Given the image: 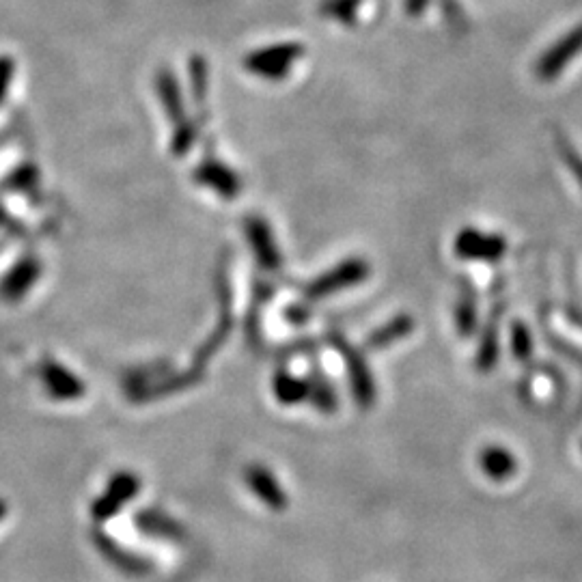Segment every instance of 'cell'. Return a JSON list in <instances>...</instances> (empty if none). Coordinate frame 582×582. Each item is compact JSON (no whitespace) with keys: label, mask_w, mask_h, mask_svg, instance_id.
I'll return each instance as SVG.
<instances>
[{"label":"cell","mask_w":582,"mask_h":582,"mask_svg":"<svg viewBox=\"0 0 582 582\" xmlns=\"http://www.w3.org/2000/svg\"><path fill=\"white\" fill-rule=\"evenodd\" d=\"M302 57V46L298 44H274L261 48L246 57V69L255 76L268 80H281L289 74L291 65Z\"/></svg>","instance_id":"6da1fadb"},{"label":"cell","mask_w":582,"mask_h":582,"mask_svg":"<svg viewBox=\"0 0 582 582\" xmlns=\"http://www.w3.org/2000/svg\"><path fill=\"white\" fill-rule=\"evenodd\" d=\"M457 251L466 257L479 259H494L505 251V244L501 238H492V235H481L475 231H466L457 240Z\"/></svg>","instance_id":"7a4b0ae2"},{"label":"cell","mask_w":582,"mask_h":582,"mask_svg":"<svg viewBox=\"0 0 582 582\" xmlns=\"http://www.w3.org/2000/svg\"><path fill=\"white\" fill-rule=\"evenodd\" d=\"M199 182L205 186H212L216 188V192H223L227 197H233L235 192L240 188V182L235 179V175L227 169L225 164H218V162H207L203 164L201 169L197 171Z\"/></svg>","instance_id":"3957f363"},{"label":"cell","mask_w":582,"mask_h":582,"mask_svg":"<svg viewBox=\"0 0 582 582\" xmlns=\"http://www.w3.org/2000/svg\"><path fill=\"white\" fill-rule=\"evenodd\" d=\"M158 93H160V100L166 108V113L175 121V123H182L184 121V106H182V93H179L177 87V80L173 78V74H166L162 72L158 76Z\"/></svg>","instance_id":"277c9868"},{"label":"cell","mask_w":582,"mask_h":582,"mask_svg":"<svg viewBox=\"0 0 582 582\" xmlns=\"http://www.w3.org/2000/svg\"><path fill=\"white\" fill-rule=\"evenodd\" d=\"M580 46H582V29H578L576 33H572V37H567L565 41H561V44L548 54L542 63V76L550 78V76L557 74L559 67L570 61L574 57V50H578Z\"/></svg>","instance_id":"5b68a950"},{"label":"cell","mask_w":582,"mask_h":582,"mask_svg":"<svg viewBox=\"0 0 582 582\" xmlns=\"http://www.w3.org/2000/svg\"><path fill=\"white\" fill-rule=\"evenodd\" d=\"M514 457H511L509 453L501 451V449H492L483 455V468H485V473H488L490 477L494 479H505L509 477L511 473H514Z\"/></svg>","instance_id":"8992f818"},{"label":"cell","mask_w":582,"mask_h":582,"mask_svg":"<svg viewBox=\"0 0 582 582\" xmlns=\"http://www.w3.org/2000/svg\"><path fill=\"white\" fill-rule=\"evenodd\" d=\"M13 76H16V63L9 57H0V104L5 102Z\"/></svg>","instance_id":"52a82bcc"},{"label":"cell","mask_w":582,"mask_h":582,"mask_svg":"<svg viewBox=\"0 0 582 582\" xmlns=\"http://www.w3.org/2000/svg\"><path fill=\"white\" fill-rule=\"evenodd\" d=\"M514 343L518 345V348H516V352H518L520 356H524L526 352H531V343H529V335H526V330H524L522 326H518V330H516V335H514Z\"/></svg>","instance_id":"ba28073f"}]
</instances>
